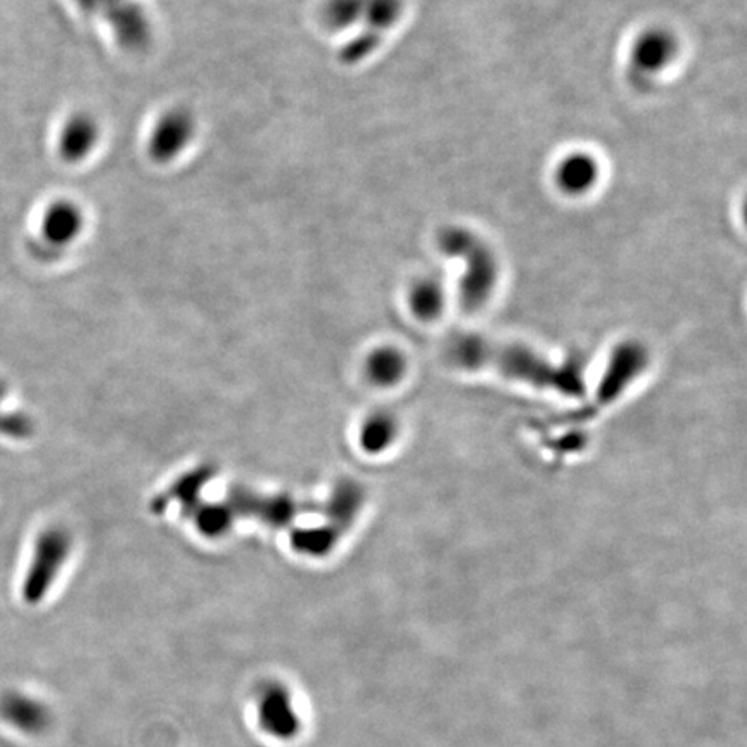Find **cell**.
Listing matches in <instances>:
<instances>
[{
  "mask_svg": "<svg viewBox=\"0 0 747 747\" xmlns=\"http://www.w3.org/2000/svg\"><path fill=\"white\" fill-rule=\"evenodd\" d=\"M194 519H196L197 528L208 537H218V534L226 533L232 525L236 513L229 507L221 506H196L193 504Z\"/></svg>",
  "mask_w": 747,
  "mask_h": 747,
  "instance_id": "18",
  "label": "cell"
},
{
  "mask_svg": "<svg viewBox=\"0 0 747 747\" xmlns=\"http://www.w3.org/2000/svg\"><path fill=\"white\" fill-rule=\"evenodd\" d=\"M229 498L232 502V513L241 510L260 516L274 527H285L297 516V504L288 497H256L246 490L234 489Z\"/></svg>",
  "mask_w": 747,
  "mask_h": 747,
  "instance_id": "10",
  "label": "cell"
},
{
  "mask_svg": "<svg viewBox=\"0 0 747 747\" xmlns=\"http://www.w3.org/2000/svg\"><path fill=\"white\" fill-rule=\"evenodd\" d=\"M363 489L356 481L347 480L336 486L333 497H330L329 506H327L326 514L329 516V525L333 530L338 531L339 534L345 533L351 527V522L356 521L360 509L363 506Z\"/></svg>",
  "mask_w": 747,
  "mask_h": 747,
  "instance_id": "12",
  "label": "cell"
},
{
  "mask_svg": "<svg viewBox=\"0 0 747 747\" xmlns=\"http://www.w3.org/2000/svg\"><path fill=\"white\" fill-rule=\"evenodd\" d=\"M341 534L333 530L329 525L314 528V530H300L292 537V545L300 552L310 555H324L335 547Z\"/></svg>",
  "mask_w": 747,
  "mask_h": 747,
  "instance_id": "17",
  "label": "cell"
},
{
  "mask_svg": "<svg viewBox=\"0 0 747 747\" xmlns=\"http://www.w3.org/2000/svg\"><path fill=\"white\" fill-rule=\"evenodd\" d=\"M397 419L391 413H372L368 421L363 422L360 431V443L362 448L369 454H381L391 445L393 439L397 438Z\"/></svg>",
  "mask_w": 747,
  "mask_h": 747,
  "instance_id": "15",
  "label": "cell"
},
{
  "mask_svg": "<svg viewBox=\"0 0 747 747\" xmlns=\"http://www.w3.org/2000/svg\"><path fill=\"white\" fill-rule=\"evenodd\" d=\"M438 250L463 264L459 282L462 309L477 312L486 305L498 282V262L492 248L472 230L450 226L439 232Z\"/></svg>",
  "mask_w": 747,
  "mask_h": 747,
  "instance_id": "2",
  "label": "cell"
},
{
  "mask_svg": "<svg viewBox=\"0 0 747 747\" xmlns=\"http://www.w3.org/2000/svg\"><path fill=\"white\" fill-rule=\"evenodd\" d=\"M99 138V126L88 115H75L59 134V156L68 164H79L91 155Z\"/></svg>",
  "mask_w": 747,
  "mask_h": 747,
  "instance_id": "11",
  "label": "cell"
},
{
  "mask_svg": "<svg viewBox=\"0 0 747 747\" xmlns=\"http://www.w3.org/2000/svg\"><path fill=\"white\" fill-rule=\"evenodd\" d=\"M84 229V214L72 201H56L43 217L40 234L50 246L72 244Z\"/></svg>",
  "mask_w": 747,
  "mask_h": 747,
  "instance_id": "9",
  "label": "cell"
},
{
  "mask_svg": "<svg viewBox=\"0 0 747 747\" xmlns=\"http://www.w3.org/2000/svg\"><path fill=\"white\" fill-rule=\"evenodd\" d=\"M409 306L421 321H434L445 309V289L434 277H424L413 282L409 292Z\"/></svg>",
  "mask_w": 747,
  "mask_h": 747,
  "instance_id": "13",
  "label": "cell"
},
{
  "mask_svg": "<svg viewBox=\"0 0 747 747\" xmlns=\"http://www.w3.org/2000/svg\"><path fill=\"white\" fill-rule=\"evenodd\" d=\"M445 356L457 368L468 371L489 369L507 379L539 389H551L566 397H581L585 393L583 376L573 363L552 362L518 342L457 335L447 342Z\"/></svg>",
  "mask_w": 747,
  "mask_h": 747,
  "instance_id": "1",
  "label": "cell"
},
{
  "mask_svg": "<svg viewBox=\"0 0 747 747\" xmlns=\"http://www.w3.org/2000/svg\"><path fill=\"white\" fill-rule=\"evenodd\" d=\"M194 135V120L185 109H173L156 123L149 141V153L156 161H171L184 150Z\"/></svg>",
  "mask_w": 747,
  "mask_h": 747,
  "instance_id": "6",
  "label": "cell"
},
{
  "mask_svg": "<svg viewBox=\"0 0 747 747\" xmlns=\"http://www.w3.org/2000/svg\"><path fill=\"white\" fill-rule=\"evenodd\" d=\"M678 58L675 34L661 26L646 29L631 44L628 76L635 85L651 87L655 76L666 72Z\"/></svg>",
  "mask_w": 747,
  "mask_h": 747,
  "instance_id": "3",
  "label": "cell"
},
{
  "mask_svg": "<svg viewBox=\"0 0 747 747\" xmlns=\"http://www.w3.org/2000/svg\"><path fill=\"white\" fill-rule=\"evenodd\" d=\"M365 369H368L369 379L374 385L393 386L406 376L407 360L397 348H379L369 356Z\"/></svg>",
  "mask_w": 747,
  "mask_h": 747,
  "instance_id": "14",
  "label": "cell"
},
{
  "mask_svg": "<svg viewBox=\"0 0 747 747\" xmlns=\"http://www.w3.org/2000/svg\"><path fill=\"white\" fill-rule=\"evenodd\" d=\"M0 720L14 731L34 735L46 731L50 714L44 702L28 694L11 690L0 696Z\"/></svg>",
  "mask_w": 747,
  "mask_h": 747,
  "instance_id": "8",
  "label": "cell"
},
{
  "mask_svg": "<svg viewBox=\"0 0 747 747\" xmlns=\"http://www.w3.org/2000/svg\"><path fill=\"white\" fill-rule=\"evenodd\" d=\"M258 722L268 735L277 739H292L300 731V719L292 704L291 694L282 685L265 687L258 699Z\"/></svg>",
  "mask_w": 747,
  "mask_h": 747,
  "instance_id": "5",
  "label": "cell"
},
{
  "mask_svg": "<svg viewBox=\"0 0 747 747\" xmlns=\"http://www.w3.org/2000/svg\"><path fill=\"white\" fill-rule=\"evenodd\" d=\"M601 179V165L589 150H573L561 159L554 171L557 188L566 196L589 194Z\"/></svg>",
  "mask_w": 747,
  "mask_h": 747,
  "instance_id": "7",
  "label": "cell"
},
{
  "mask_svg": "<svg viewBox=\"0 0 747 747\" xmlns=\"http://www.w3.org/2000/svg\"><path fill=\"white\" fill-rule=\"evenodd\" d=\"M648 365V351L642 345L635 341L623 342L614 350L611 362L607 363L601 386L598 389V397L593 398L592 406L585 409L583 418H592L593 413L613 403L616 398L628 388L635 377L640 376V372Z\"/></svg>",
  "mask_w": 747,
  "mask_h": 747,
  "instance_id": "4",
  "label": "cell"
},
{
  "mask_svg": "<svg viewBox=\"0 0 747 747\" xmlns=\"http://www.w3.org/2000/svg\"><path fill=\"white\" fill-rule=\"evenodd\" d=\"M365 0H329L324 8V22L330 29H347L363 22Z\"/></svg>",
  "mask_w": 747,
  "mask_h": 747,
  "instance_id": "16",
  "label": "cell"
}]
</instances>
